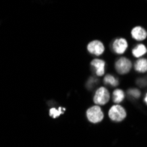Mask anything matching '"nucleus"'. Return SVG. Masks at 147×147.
<instances>
[{"mask_svg":"<svg viewBox=\"0 0 147 147\" xmlns=\"http://www.w3.org/2000/svg\"><path fill=\"white\" fill-rule=\"evenodd\" d=\"M86 116L92 123H98L103 120L104 115L99 106H93L87 110Z\"/></svg>","mask_w":147,"mask_h":147,"instance_id":"f257e3e1","label":"nucleus"},{"mask_svg":"<svg viewBox=\"0 0 147 147\" xmlns=\"http://www.w3.org/2000/svg\"><path fill=\"white\" fill-rule=\"evenodd\" d=\"M126 110L120 105H115L109 112V118L114 122H121L126 117Z\"/></svg>","mask_w":147,"mask_h":147,"instance_id":"f03ea898","label":"nucleus"},{"mask_svg":"<svg viewBox=\"0 0 147 147\" xmlns=\"http://www.w3.org/2000/svg\"><path fill=\"white\" fill-rule=\"evenodd\" d=\"M110 99V94L109 91L105 87H100L97 89L94 97H93V101L97 105H105L109 102Z\"/></svg>","mask_w":147,"mask_h":147,"instance_id":"7ed1b4c3","label":"nucleus"},{"mask_svg":"<svg viewBox=\"0 0 147 147\" xmlns=\"http://www.w3.org/2000/svg\"><path fill=\"white\" fill-rule=\"evenodd\" d=\"M132 68L131 61L126 57H122L115 63V69L119 74H126Z\"/></svg>","mask_w":147,"mask_h":147,"instance_id":"20e7f679","label":"nucleus"},{"mask_svg":"<svg viewBox=\"0 0 147 147\" xmlns=\"http://www.w3.org/2000/svg\"><path fill=\"white\" fill-rule=\"evenodd\" d=\"M88 51L92 55L95 56H100L105 50L104 45L100 41H92L87 46Z\"/></svg>","mask_w":147,"mask_h":147,"instance_id":"39448f33","label":"nucleus"},{"mask_svg":"<svg viewBox=\"0 0 147 147\" xmlns=\"http://www.w3.org/2000/svg\"><path fill=\"white\" fill-rule=\"evenodd\" d=\"M128 48V42L125 39L120 38L116 39L113 43V50L116 54H123Z\"/></svg>","mask_w":147,"mask_h":147,"instance_id":"423d86ee","label":"nucleus"},{"mask_svg":"<svg viewBox=\"0 0 147 147\" xmlns=\"http://www.w3.org/2000/svg\"><path fill=\"white\" fill-rule=\"evenodd\" d=\"M131 36L137 41H143L147 37V32L142 26H135L131 31Z\"/></svg>","mask_w":147,"mask_h":147,"instance_id":"0eeeda50","label":"nucleus"},{"mask_svg":"<svg viewBox=\"0 0 147 147\" xmlns=\"http://www.w3.org/2000/svg\"><path fill=\"white\" fill-rule=\"evenodd\" d=\"M91 66L94 68L95 73L98 76H102L105 73V62L100 59H94L91 63Z\"/></svg>","mask_w":147,"mask_h":147,"instance_id":"6e6552de","label":"nucleus"},{"mask_svg":"<svg viewBox=\"0 0 147 147\" xmlns=\"http://www.w3.org/2000/svg\"><path fill=\"white\" fill-rule=\"evenodd\" d=\"M135 70L138 72L147 71V60L144 58L138 60L135 63Z\"/></svg>","mask_w":147,"mask_h":147,"instance_id":"1a4fd4ad","label":"nucleus"},{"mask_svg":"<svg viewBox=\"0 0 147 147\" xmlns=\"http://www.w3.org/2000/svg\"><path fill=\"white\" fill-rule=\"evenodd\" d=\"M146 51H147V49H146L145 46L144 44H139L132 50V54L135 57H140L145 54Z\"/></svg>","mask_w":147,"mask_h":147,"instance_id":"9d476101","label":"nucleus"},{"mask_svg":"<svg viewBox=\"0 0 147 147\" xmlns=\"http://www.w3.org/2000/svg\"><path fill=\"white\" fill-rule=\"evenodd\" d=\"M124 100V92L121 89H116L113 92V100L115 103H121Z\"/></svg>","mask_w":147,"mask_h":147,"instance_id":"9b49d317","label":"nucleus"},{"mask_svg":"<svg viewBox=\"0 0 147 147\" xmlns=\"http://www.w3.org/2000/svg\"><path fill=\"white\" fill-rule=\"evenodd\" d=\"M104 83L113 86H116L118 85V80L111 75H107L104 78Z\"/></svg>","mask_w":147,"mask_h":147,"instance_id":"f8f14e48","label":"nucleus"},{"mask_svg":"<svg viewBox=\"0 0 147 147\" xmlns=\"http://www.w3.org/2000/svg\"><path fill=\"white\" fill-rule=\"evenodd\" d=\"M63 112V109H51L50 111H49V115H50V116H52L53 118H56V117L59 116Z\"/></svg>","mask_w":147,"mask_h":147,"instance_id":"ddd939ff","label":"nucleus"},{"mask_svg":"<svg viewBox=\"0 0 147 147\" xmlns=\"http://www.w3.org/2000/svg\"><path fill=\"white\" fill-rule=\"evenodd\" d=\"M129 94L130 96H134L135 98H138L140 96V94H141V92L138 89H130L129 91Z\"/></svg>","mask_w":147,"mask_h":147,"instance_id":"4468645a","label":"nucleus"},{"mask_svg":"<svg viewBox=\"0 0 147 147\" xmlns=\"http://www.w3.org/2000/svg\"><path fill=\"white\" fill-rule=\"evenodd\" d=\"M144 101H145L146 104H147V94H146V96H145V98H144Z\"/></svg>","mask_w":147,"mask_h":147,"instance_id":"2eb2a0df","label":"nucleus"}]
</instances>
